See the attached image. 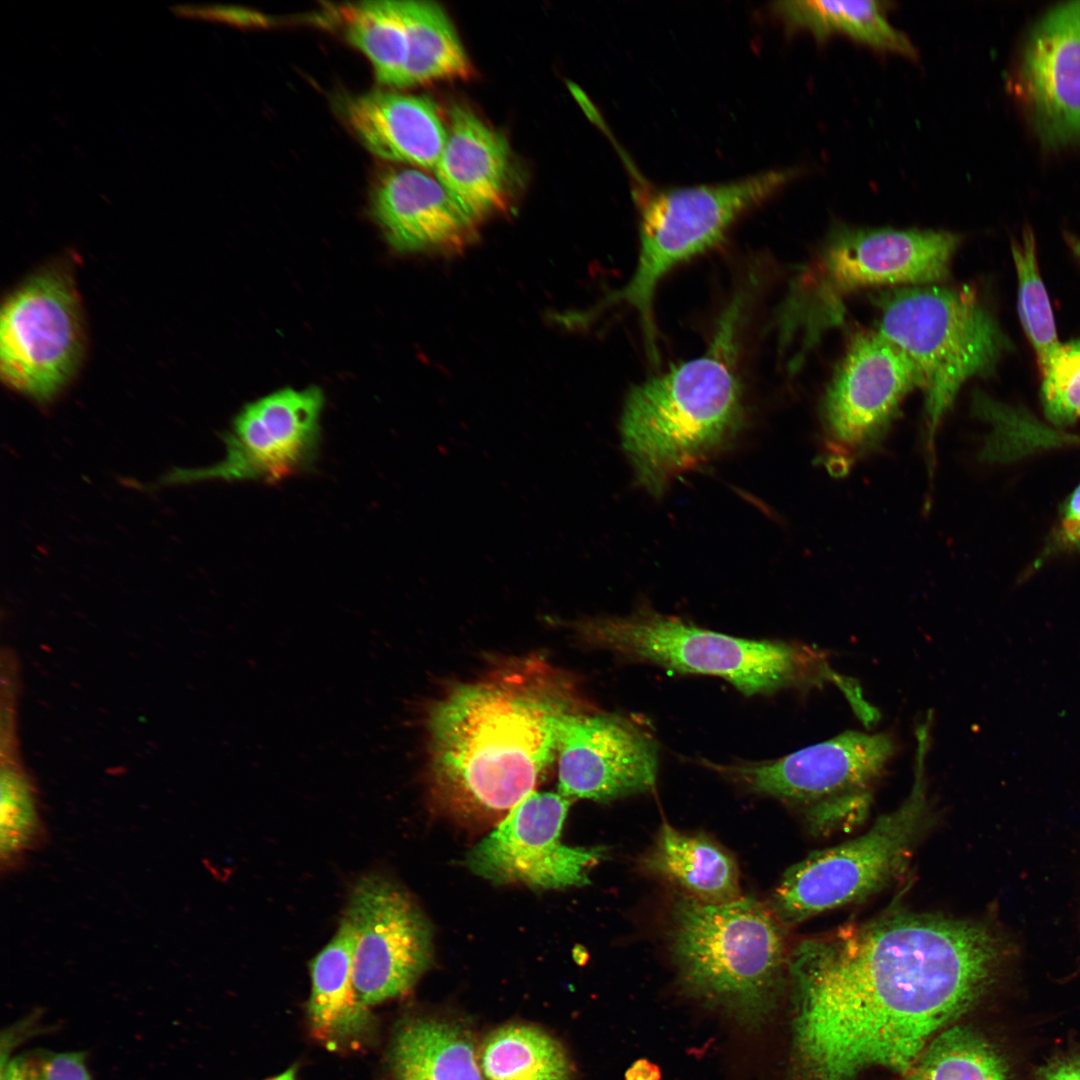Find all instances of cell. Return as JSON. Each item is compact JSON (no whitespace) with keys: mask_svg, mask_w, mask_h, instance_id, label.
<instances>
[{"mask_svg":"<svg viewBox=\"0 0 1080 1080\" xmlns=\"http://www.w3.org/2000/svg\"><path fill=\"white\" fill-rule=\"evenodd\" d=\"M1066 242L1080 263V239L1073 235H1067Z\"/></svg>","mask_w":1080,"mask_h":1080,"instance_id":"obj_36","label":"cell"},{"mask_svg":"<svg viewBox=\"0 0 1080 1080\" xmlns=\"http://www.w3.org/2000/svg\"><path fill=\"white\" fill-rule=\"evenodd\" d=\"M558 792L570 800L609 802L654 789L656 745L629 720L575 708L557 741Z\"/></svg>","mask_w":1080,"mask_h":1080,"instance_id":"obj_16","label":"cell"},{"mask_svg":"<svg viewBox=\"0 0 1080 1080\" xmlns=\"http://www.w3.org/2000/svg\"><path fill=\"white\" fill-rule=\"evenodd\" d=\"M1002 944L986 925L894 912L791 950L792 1060L801 1080L907 1074L928 1043L994 981Z\"/></svg>","mask_w":1080,"mask_h":1080,"instance_id":"obj_1","label":"cell"},{"mask_svg":"<svg viewBox=\"0 0 1080 1080\" xmlns=\"http://www.w3.org/2000/svg\"><path fill=\"white\" fill-rule=\"evenodd\" d=\"M1060 536L1071 548H1080V486L1074 491L1065 508Z\"/></svg>","mask_w":1080,"mask_h":1080,"instance_id":"obj_33","label":"cell"},{"mask_svg":"<svg viewBox=\"0 0 1080 1080\" xmlns=\"http://www.w3.org/2000/svg\"><path fill=\"white\" fill-rule=\"evenodd\" d=\"M878 1H781L775 12L791 29H805L817 39L841 33L880 50L910 58L917 50L905 33L886 19Z\"/></svg>","mask_w":1080,"mask_h":1080,"instance_id":"obj_24","label":"cell"},{"mask_svg":"<svg viewBox=\"0 0 1080 1080\" xmlns=\"http://www.w3.org/2000/svg\"><path fill=\"white\" fill-rule=\"evenodd\" d=\"M343 917L355 935L353 981L366 1006L405 994L429 968V922L408 893L385 876L359 879Z\"/></svg>","mask_w":1080,"mask_h":1080,"instance_id":"obj_14","label":"cell"},{"mask_svg":"<svg viewBox=\"0 0 1080 1080\" xmlns=\"http://www.w3.org/2000/svg\"><path fill=\"white\" fill-rule=\"evenodd\" d=\"M354 945L353 929L342 917L332 939L310 963L312 989L308 1012L312 1033L333 1048L359 1041L371 1025L368 1006L354 986Z\"/></svg>","mask_w":1080,"mask_h":1080,"instance_id":"obj_21","label":"cell"},{"mask_svg":"<svg viewBox=\"0 0 1080 1080\" xmlns=\"http://www.w3.org/2000/svg\"><path fill=\"white\" fill-rule=\"evenodd\" d=\"M478 1056L487 1080L574 1079L566 1049L535 1025L513 1023L498 1027L485 1038Z\"/></svg>","mask_w":1080,"mask_h":1080,"instance_id":"obj_25","label":"cell"},{"mask_svg":"<svg viewBox=\"0 0 1080 1080\" xmlns=\"http://www.w3.org/2000/svg\"><path fill=\"white\" fill-rule=\"evenodd\" d=\"M571 801L561 793L534 791L516 805L467 854L465 865L494 884L535 889L584 886L606 849L561 840Z\"/></svg>","mask_w":1080,"mask_h":1080,"instance_id":"obj_15","label":"cell"},{"mask_svg":"<svg viewBox=\"0 0 1080 1080\" xmlns=\"http://www.w3.org/2000/svg\"><path fill=\"white\" fill-rule=\"evenodd\" d=\"M1041 373L1048 420L1060 426L1080 419V338L1061 343Z\"/></svg>","mask_w":1080,"mask_h":1080,"instance_id":"obj_31","label":"cell"},{"mask_svg":"<svg viewBox=\"0 0 1080 1080\" xmlns=\"http://www.w3.org/2000/svg\"><path fill=\"white\" fill-rule=\"evenodd\" d=\"M744 295L723 312L708 349L635 385L620 437L639 486L662 496L672 481L726 450L746 421L738 369Z\"/></svg>","mask_w":1080,"mask_h":1080,"instance_id":"obj_3","label":"cell"},{"mask_svg":"<svg viewBox=\"0 0 1080 1080\" xmlns=\"http://www.w3.org/2000/svg\"><path fill=\"white\" fill-rule=\"evenodd\" d=\"M1017 276V307L1020 322L1037 357L1040 371L1060 342L1049 297L1041 277L1034 233L1027 228L1011 245Z\"/></svg>","mask_w":1080,"mask_h":1080,"instance_id":"obj_30","label":"cell"},{"mask_svg":"<svg viewBox=\"0 0 1080 1080\" xmlns=\"http://www.w3.org/2000/svg\"><path fill=\"white\" fill-rule=\"evenodd\" d=\"M371 210L387 241L402 252L457 253L472 244L481 225L436 177L411 168L378 178Z\"/></svg>","mask_w":1080,"mask_h":1080,"instance_id":"obj_18","label":"cell"},{"mask_svg":"<svg viewBox=\"0 0 1080 1080\" xmlns=\"http://www.w3.org/2000/svg\"><path fill=\"white\" fill-rule=\"evenodd\" d=\"M0 1080H93L82 1051L35 1048L1 1055Z\"/></svg>","mask_w":1080,"mask_h":1080,"instance_id":"obj_32","label":"cell"},{"mask_svg":"<svg viewBox=\"0 0 1080 1080\" xmlns=\"http://www.w3.org/2000/svg\"><path fill=\"white\" fill-rule=\"evenodd\" d=\"M959 243V235L948 231L839 226L780 305L778 340L806 352L825 327L840 320L844 296L943 280Z\"/></svg>","mask_w":1080,"mask_h":1080,"instance_id":"obj_6","label":"cell"},{"mask_svg":"<svg viewBox=\"0 0 1080 1080\" xmlns=\"http://www.w3.org/2000/svg\"><path fill=\"white\" fill-rule=\"evenodd\" d=\"M340 16L346 39L367 57L377 80L399 87L409 48L400 0L358 3Z\"/></svg>","mask_w":1080,"mask_h":1080,"instance_id":"obj_27","label":"cell"},{"mask_svg":"<svg viewBox=\"0 0 1080 1080\" xmlns=\"http://www.w3.org/2000/svg\"><path fill=\"white\" fill-rule=\"evenodd\" d=\"M659 1067L647 1059L635 1061L625 1073V1080H660Z\"/></svg>","mask_w":1080,"mask_h":1080,"instance_id":"obj_35","label":"cell"},{"mask_svg":"<svg viewBox=\"0 0 1080 1080\" xmlns=\"http://www.w3.org/2000/svg\"><path fill=\"white\" fill-rule=\"evenodd\" d=\"M0 791V872L10 876L45 846L48 830L35 786L15 762L3 761Z\"/></svg>","mask_w":1080,"mask_h":1080,"instance_id":"obj_28","label":"cell"},{"mask_svg":"<svg viewBox=\"0 0 1080 1080\" xmlns=\"http://www.w3.org/2000/svg\"><path fill=\"white\" fill-rule=\"evenodd\" d=\"M84 346L80 299L71 273L48 267L6 300L0 320V372L14 391L53 400L78 369Z\"/></svg>","mask_w":1080,"mask_h":1080,"instance_id":"obj_11","label":"cell"},{"mask_svg":"<svg viewBox=\"0 0 1080 1080\" xmlns=\"http://www.w3.org/2000/svg\"><path fill=\"white\" fill-rule=\"evenodd\" d=\"M1018 87L1042 144L1080 138V1L1049 9L1024 45Z\"/></svg>","mask_w":1080,"mask_h":1080,"instance_id":"obj_17","label":"cell"},{"mask_svg":"<svg viewBox=\"0 0 1080 1080\" xmlns=\"http://www.w3.org/2000/svg\"><path fill=\"white\" fill-rule=\"evenodd\" d=\"M526 663L449 690L426 709V781L459 821L497 825L557 757L558 732L574 709L569 693Z\"/></svg>","mask_w":1080,"mask_h":1080,"instance_id":"obj_2","label":"cell"},{"mask_svg":"<svg viewBox=\"0 0 1080 1080\" xmlns=\"http://www.w3.org/2000/svg\"><path fill=\"white\" fill-rule=\"evenodd\" d=\"M390 1080H482L471 1032L456 1020L413 1017L395 1031Z\"/></svg>","mask_w":1080,"mask_h":1080,"instance_id":"obj_23","label":"cell"},{"mask_svg":"<svg viewBox=\"0 0 1080 1080\" xmlns=\"http://www.w3.org/2000/svg\"><path fill=\"white\" fill-rule=\"evenodd\" d=\"M267 1080H295V1072L293 1069H289L282 1074L274 1076Z\"/></svg>","mask_w":1080,"mask_h":1080,"instance_id":"obj_37","label":"cell"},{"mask_svg":"<svg viewBox=\"0 0 1080 1080\" xmlns=\"http://www.w3.org/2000/svg\"><path fill=\"white\" fill-rule=\"evenodd\" d=\"M877 333L914 367L925 393L928 441L965 382L992 371L1009 341L970 287L906 286L876 301Z\"/></svg>","mask_w":1080,"mask_h":1080,"instance_id":"obj_7","label":"cell"},{"mask_svg":"<svg viewBox=\"0 0 1080 1080\" xmlns=\"http://www.w3.org/2000/svg\"><path fill=\"white\" fill-rule=\"evenodd\" d=\"M917 386L916 371L899 349L877 332L856 335L821 405L829 470L841 474L878 447Z\"/></svg>","mask_w":1080,"mask_h":1080,"instance_id":"obj_12","label":"cell"},{"mask_svg":"<svg viewBox=\"0 0 1080 1080\" xmlns=\"http://www.w3.org/2000/svg\"><path fill=\"white\" fill-rule=\"evenodd\" d=\"M894 753L889 734L848 730L776 760L702 764L753 793L803 806L810 830L824 834L863 821Z\"/></svg>","mask_w":1080,"mask_h":1080,"instance_id":"obj_10","label":"cell"},{"mask_svg":"<svg viewBox=\"0 0 1080 1080\" xmlns=\"http://www.w3.org/2000/svg\"><path fill=\"white\" fill-rule=\"evenodd\" d=\"M320 389L284 388L247 404L223 437L225 456L215 465L177 469L163 482L253 480L276 483L309 469L321 441Z\"/></svg>","mask_w":1080,"mask_h":1080,"instance_id":"obj_13","label":"cell"},{"mask_svg":"<svg viewBox=\"0 0 1080 1080\" xmlns=\"http://www.w3.org/2000/svg\"><path fill=\"white\" fill-rule=\"evenodd\" d=\"M666 942L680 988L743 1028L757 1031L788 978L785 926L768 905L739 897L706 903L677 892Z\"/></svg>","mask_w":1080,"mask_h":1080,"instance_id":"obj_4","label":"cell"},{"mask_svg":"<svg viewBox=\"0 0 1080 1080\" xmlns=\"http://www.w3.org/2000/svg\"><path fill=\"white\" fill-rule=\"evenodd\" d=\"M343 114L353 133L378 157L434 170L448 129L429 98L374 91L345 100Z\"/></svg>","mask_w":1080,"mask_h":1080,"instance_id":"obj_20","label":"cell"},{"mask_svg":"<svg viewBox=\"0 0 1080 1080\" xmlns=\"http://www.w3.org/2000/svg\"><path fill=\"white\" fill-rule=\"evenodd\" d=\"M794 175V170H772L717 185L656 190L642 198L638 261L630 280L611 299L637 312L652 356L656 355L653 304L661 280L721 242L741 215Z\"/></svg>","mask_w":1080,"mask_h":1080,"instance_id":"obj_9","label":"cell"},{"mask_svg":"<svg viewBox=\"0 0 1080 1080\" xmlns=\"http://www.w3.org/2000/svg\"><path fill=\"white\" fill-rule=\"evenodd\" d=\"M1039 1080H1080V1053L1050 1062L1039 1070Z\"/></svg>","mask_w":1080,"mask_h":1080,"instance_id":"obj_34","label":"cell"},{"mask_svg":"<svg viewBox=\"0 0 1080 1080\" xmlns=\"http://www.w3.org/2000/svg\"><path fill=\"white\" fill-rule=\"evenodd\" d=\"M408 31V56L399 87L467 79L471 62L453 23L436 3L400 0Z\"/></svg>","mask_w":1080,"mask_h":1080,"instance_id":"obj_26","label":"cell"},{"mask_svg":"<svg viewBox=\"0 0 1080 1080\" xmlns=\"http://www.w3.org/2000/svg\"><path fill=\"white\" fill-rule=\"evenodd\" d=\"M433 171L480 224L510 208L513 165L509 144L466 107L451 108L446 142Z\"/></svg>","mask_w":1080,"mask_h":1080,"instance_id":"obj_19","label":"cell"},{"mask_svg":"<svg viewBox=\"0 0 1080 1080\" xmlns=\"http://www.w3.org/2000/svg\"><path fill=\"white\" fill-rule=\"evenodd\" d=\"M640 866L702 902L725 903L741 897L734 858L702 834H687L663 824Z\"/></svg>","mask_w":1080,"mask_h":1080,"instance_id":"obj_22","label":"cell"},{"mask_svg":"<svg viewBox=\"0 0 1080 1080\" xmlns=\"http://www.w3.org/2000/svg\"><path fill=\"white\" fill-rule=\"evenodd\" d=\"M931 720L916 728L914 780L904 802L879 816L864 834L814 851L792 865L768 905L786 927L866 898L904 868L930 818L926 757Z\"/></svg>","mask_w":1080,"mask_h":1080,"instance_id":"obj_8","label":"cell"},{"mask_svg":"<svg viewBox=\"0 0 1080 1080\" xmlns=\"http://www.w3.org/2000/svg\"><path fill=\"white\" fill-rule=\"evenodd\" d=\"M590 643L680 673L725 679L746 696L833 682L849 697L856 684L807 646L751 640L708 630L651 610L581 624Z\"/></svg>","mask_w":1080,"mask_h":1080,"instance_id":"obj_5","label":"cell"},{"mask_svg":"<svg viewBox=\"0 0 1080 1080\" xmlns=\"http://www.w3.org/2000/svg\"><path fill=\"white\" fill-rule=\"evenodd\" d=\"M907 1080H1009L995 1048L965 1026L939 1032L920 1054Z\"/></svg>","mask_w":1080,"mask_h":1080,"instance_id":"obj_29","label":"cell"}]
</instances>
